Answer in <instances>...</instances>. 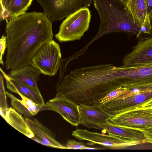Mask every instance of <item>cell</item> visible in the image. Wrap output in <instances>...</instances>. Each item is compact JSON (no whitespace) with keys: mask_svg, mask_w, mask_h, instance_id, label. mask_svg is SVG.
Instances as JSON below:
<instances>
[{"mask_svg":"<svg viewBox=\"0 0 152 152\" xmlns=\"http://www.w3.org/2000/svg\"><path fill=\"white\" fill-rule=\"evenodd\" d=\"M80 124L89 128L104 130L107 120L111 115L105 111L99 104H78Z\"/></svg>","mask_w":152,"mask_h":152,"instance_id":"30bf717a","label":"cell"},{"mask_svg":"<svg viewBox=\"0 0 152 152\" xmlns=\"http://www.w3.org/2000/svg\"><path fill=\"white\" fill-rule=\"evenodd\" d=\"M3 118L10 125L28 138L31 139L34 136L25 118L14 109L8 108Z\"/></svg>","mask_w":152,"mask_h":152,"instance_id":"ffe728a7","label":"cell"},{"mask_svg":"<svg viewBox=\"0 0 152 152\" xmlns=\"http://www.w3.org/2000/svg\"><path fill=\"white\" fill-rule=\"evenodd\" d=\"M135 23L140 28L148 15L144 0H130L127 5Z\"/></svg>","mask_w":152,"mask_h":152,"instance_id":"44dd1931","label":"cell"},{"mask_svg":"<svg viewBox=\"0 0 152 152\" xmlns=\"http://www.w3.org/2000/svg\"><path fill=\"white\" fill-rule=\"evenodd\" d=\"M52 21L61 20L77 11L88 8L91 0H36Z\"/></svg>","mask_w":152,"mask_h":152,"instance_id":"8992f818","label":"cell"},{"mask_svg":"<svg viewBox=\"0 0 152 152\" xmlns=\"http://www.w3.org/2000/svg\"><path fill=\"white\" fill-rule=\"evenodd\" d=\"M149 17L147 15L143 25L140 28L141 34H147L152 36V26Z\"/></svg>","mask_w":152,"mask_h":152,"instance_id":"484cf974","label":"cell"},{"mask_svg":"<svg viewBox=\"0 0 152 152\" xmlns=\"http://www.w3.org/2000/svg\"><path fill=\"white\" fill-rule=\"evenodd\" d=\"M3 77L1 72L0 74V110L5 113L9 108L7 103V95L5 91Z\"/></svg>","mask_w":152,"mask_h":152,"instance_id":"603a6c76","label":"cell"},{"mask_svg":"<svg viewBox=\"0 0 152 152\" xmlns=\"http://www.w3.org/2000/svg\"><path fill=\"white\" fill-rule=\"evenodd\" d=\"M152 108V99L142 104L136 108Z\"/></svg>","mask_w":152,"mask_h":152,"instance_id":"f546056e","label":"cell"},{"mask_svg":"<svg viewBox=\"0 0 152 152\" xmlns=\"http://www.w3.org/2000/svg\"><path fill=\"white\" fill-rule=\"evenodd\" d=\"M122 67L124 87L152 81V65Z\"/></svg>","mask_w":152,"mask_h":152,"instance_id":"5bb4252c","label":"cell"},{"mask_svg":"<svg viewBox=\"0 0 152 152\" xmlns=\"http://www.w3.org/2000/svg\"><path fill=\"white\" fill-rule=\"evenodd\" d=\"M0 63L2 65L4 64L3 56L7 47V39L6 36L3 35L0 40Z\"/></svg>","mask_w":152,"mask_h":152,"instance_id":"4316f807","label":"cell"},{"mask_svg":"<svg viewBox=\"0 0 152 152\" xmlns=\"http://www.w3.org/2000/svg\"><path fill=\"white\" fill-rule=\"evenodd\" d=\"M66 147L67 149H85L87 147L82 142L71 140L67 141Z\"/></svg>","mask_w":152,"mask_h":152,"instance_id":"d4e9b609","label":"cell"},{"mask_svg":"<svg viewBox=\"0 0 152 152\" xmlns=\"http://www.w3.org/2000/svg\"><path fill=\"white\" fill-rule=\"evenodd\" d=\"M124 87L121 66L112 64L78 68L57 84L55 98H65L78 104H99L112 91Z\"/></svg>","mask_w":152,"mask_h":152,"instance_id":"6da1fadb","label":"cell"},{"mask_svg":"<svg viewBox=\"0 0 152 152\" xmlns=\"http://www.w3.org/2000/svg\"><path fill=\"white\" fill-rule=\"evenodd\" d=\"M125 87H119L112 91L108 94L100 103L99 105L111 101L126 89Z\"/></svg>","mask_w":152,"mask_h":152,"instance_id":"cb8c5ba5","label":"cell"},{"mask_svg":"<svg viewBox=\"0 0 152 152\" xmlns=\"http://www.w3.org/2000/svg\"><path fill=\"white\" fill-rule=\"evenodd\" d=\"M25 119L34 134L31 139L43 145L50 147L67 149L56 139V135L37 119L25 117Z\"/></svg>","mask_w":152,"mask_h":152,"instance_id":"4fadbf2b","label":"cell"},{"mask_svg":"<svg viewBox=\"0 0 152 152\" xmlns=\"http://www.w3.org/2000/svg\"><path fill=\"white\" fill-rule=\"evenodd\" d=\"M152 65V36L140 39L132 47L130 53L125 55L122 66L133 67Z\"/></svg>","mask_w":152,"mask_h":152,"instance_id":"9c48e42d","label":"cell"},{"mask_svg":"<svg viewBox=\"0 0 152 152\" xmlns=\"http://www.w3.org/2000/svg\"><path fill=\"white\" fill-rule=\"evenodd\" d=\"M7 96L10 99L11 104L13 108L20 114L27 117H31L39 112L46 110L45 105L38 104L31 99L20 93L18 94L22 99H19L11 93L6 91Z\"/></svg>","mask_w":152,"mask_h":152,"instance_id":"e0dca14e","label":"cell"},{"mask_svg":"<svg viewBox=\"0 0 152 152\" xmlns=\"http://www.w3.org/2000/svg\"><path fill=\"white\" fill-rule=\"evenodd\" d=\"M72 135L80 140L90 141L112 149H118L132 146L126 140L118 137L89 131L86 129H77Z\"/></svg>","mask_w":152,"mask_h":152,"instance_id":"8fae6325","label":"cell"},{"mask_svg":"<svg viewBox=\"0 0 152 152\" xmlns=\"http://www.w3.org/2000/svg\"><path fill=\"white\" fill-rule=\"evenodd\" d=\"M91 12L88 8H83L66 18L55 35L56 39L61 42L80 40L89 28Z\"/></svg>","mask_w":152,"mask_h":152,"instance_id":"277c9868","label":"cell"},{"mask_svg":"<svg viewBox=\"0 0 152 152\" xmlns=\"http://www.w3.org/2000/svg\"><path fill=\"white\" fill-rule=\"evenodd\" d=\"M124 3L127 5L128 3L130 0H121Z\"/></svg>","mask_w":152,"mask_h":152,"instance_id":"4dcf8cb0","label":"cell"},{"mask_svg":"<svg viewBox=\"0 0 152 152\" xmlns=\"http://www.w3.org/2000/svg\"><path fill=\"white\" fill-rule=\"evenodd\" d=\"M146 137L145 142L152 143V128L142 131Z\"/></svg>","mask_w":152,"mask_h":152,"instance_id":"83f0119b","label":"cell"},{"mask_svg":"<svg viewBox=\"0 0 152 152\" xmlns=\"http://www.w3.org/2000/svg\"><path fill=\"white\" fill-rule=\"evenodd\" d=\"M46 110L53 111L60 114L72 125L77 126L80 124L78 104L65 98H53L45 104Z\"/></svg>","mask_w":152,"mask_h":152,"instance_id":"7c38bea8","label":"cell"},{"mask_svg":"<svg viewBox=\"0 0 152 152\" xmlns=\"http://www.w3.org/2000/svg\"><path fill=\"white\" fill-rule=\"evenodd\" d=\"M99 15V31L91 42L110 33L121 32L140 38V28L134 23L126 5L121 0H93Z\"/></svg>","mask_w":152,"mask_h":152,"instance_id":"3957f363","label":"cell"},{"mask_svg":"<svg viewBox=\"0 0 152 152\" xmlns=\"http://www.w3.org/2000/svg\"><path fill=\"white\" fill-rule=\"evenodd\" d=\"M0 69L5 80L7 88L10 91L17 94H21L38 104H45L41 93H39L31 87L13 79L9 75L6 74L1 68Z\"/></svg>","mask_w":152,"mask_h":152,"instance_id":"d6986e66","label":"cell"},{"mask_svg":"<svg viewBox=\"0 0 152 152\" xmlns=\"http://www.w3.org/2000/svg\"><path fill=\"white\" fill-rule=\"evenodd\" d=\"M146 3L148 16L151 19L152 18V0H144Z\"/></svg>","mask_w":152,"mask_h":152,"instance_id":"f1b7e54d","label":"cell"},{"mask_svg":"<svg viewBox=\"0 0 152 152\" xmlns=\"http://www.w3.org/2000/svg\"><path fill=\"white\" fill-rule=\"evenodd\" d=\"M41 74L40 71L30 64L11 70L9 75L15 80L40 93L37 86V82Z\"/></svg>","mask_w":152,"mask_h":152,"instance_id":"ac0fdd59","label":"cell"},{"mask_svg":"<svg viewBox=\"0 0 152 152\" xmlns=\"http://www.w3.org/2000/svg\"><path fill=\"white\" fill-rule=\"evenodd\" d=\"M60 45L53 39L42 46L33 57L31 65L49 76H54L61 60Z\"/></svg>","mask_w":152,"mask_h":152,"instance_id":"5b68a950","label":"cell"},{"mask_svg":"<svg viewBox=\"0 0 152 152\" xmlns=\"http://www.w3.org/2000/svg\"><path fill=\"white\" fill-rule=\"evenodd\" d=\"M33 0H0L1 17L7 24L26 12Z\"/></svg>","mask_w":152,"mask_h":152,"instance_id":"2e32d148","label":"cell"},{"mask_svg":"<svg viewBox=\"0 0 152 152\" xmlns=\"http://www.w3.org/2000/svg\"><path fill=\"white\" fill-rule=\"evenodd\" d=\"M117 125L142 131L152 128V108H137L115 116L107 120Z\"/></svg>","mask_w":152,"mask_h":152,"instance_id":"52a82bcc","label":"cell"},{"mask_svg":"<svg viewBox=\"0 0 152 152\" xmlns=\"http://www.w3.org/2000/svg\"><path fill=\"white\" fill-rule=\"evenodd\" d=\"M152 99V91L135 94L125 97H117L113 100L100 105L111 116H115L135 109Z\"/></svg>","mask_w":152,"mask_h":152,"instance_id":"ba28073f","label":"cell"},{"mask_svg":"<svg viewBox=\"0 0 152 152\" xmlns=\"http://www.w3.org/2000/svg\"><path fill=\"white\" fill-rule=\"evenodd\" d=\"M122 95L125 97L134 94L143 93L152 91V81L133 85L127 87Z\"/></svg>","mask_w":152,"mask_h":152,"instance_id":"7402d4cb","label":"cell"},{"mask_svg":"<svg viewBox=\"0 0 152 152\" xmlns=\"http://www.w3.org/2000/svg\"><path fill=\"white\" fill-rule=\"evenodd\" d=\"M108 134L120 137L131 143L132 145L145 143L146 137L142 131L112 124L106 125L105 130Z\"/></svg>","mask_w":152,"mask_h":152,"instance_id":"9a60e30c","label":"cell"},{"mask_svg":"<svg viewBox=\"0 0 152 152\" xmlns=\"http://www.w3.org/2000/svg\"><path fill=\"white\" fill-rule=\"evenodd\" d=\"M52 27V21L40 12H25L8 22L6 68L12 70L30 65L38 50L53 39Z\"/></svg>","mask_w":152,"mask_h":152,"instance_id":"7a4b0ae2","label":"cell"}]
</instances>
